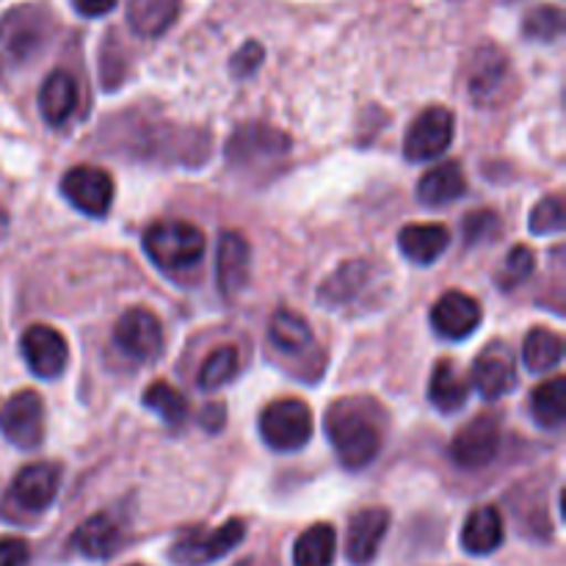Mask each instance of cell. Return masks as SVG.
<instances>
[{"label":"cell","mask_w":566,"mask_h":566,"mask_svg":"<svg viewBox=\"0 0 566 566\" xmlns=\"http://www.w3.org/2000/svg\"><path fill=\"white\" fill-rule=\"evenodd\" d=\"M324 429L343 468L363 470L385 442V409L370 398H343L329 407Z\"/></svg>","instance_id":"cell-1"},{"label":"cell","mask_w":566,"mask_h":566,"mask_svg":"<svg viewBox=\"0 0 566 566\" xmlns=\"http://www.w3.org/2000/svg\"><path fill=\"white\" fill-rule=\"evenodd\" d=\"M387 293V274L368 260H348L318 287V302L340 315L368 313Z\"/></svg>","instance_id":"cell-2"},{"label":"cell","mask_w":566,"mask_h":566,"mask_svg":"<svg viewBox=\"0 0 566 566\" xmlns=\"http://www.w3.org/2000/svg\"><path fill=\"white\" fill-rule=\"evenodd\" d=\"M144 252L158 269L186 271L205 254V235L188 221H155L144 232Z\"/></svg>","instance_id":"cell-3"},{"label":"cell","mask_w":566,"mask_h":566,"mask_svg":"<svg viewBox=\"0 0 566 566\" xmlns=\"http://www.w3.org/2000/svg\"><path fill=\"white\" fill-rule=\"evenodd\" d=\"M260 434L274 451H302L313 437V412L298 398L269 403L260 415Z\"/></svg>","instance_id":"cell-4"},{"label":"cell","mask_w":566,"mask_h":566,"mask_svg":"<svg viewBox=\"0 0 566 566\" xmlns=\"http://www.w3.org/2000/svg\"><path fill=\"white\" fill-rule=\"evenodd\" d=\"M50 36V14L39 6H17L0 20V48L14 61H28Z\"/></svg>","instance_id":"cell-5"},{"label":"cell","mask_w":566,"mask_h":566,"mask_svg":"<svg viewBox=\"0 0 566 566\" xmlns=\"http://www.w3.org/2000/svg\"><path fill=\"white\" fill-rule=\"evenodd\" d=\"M453 130H457V122H453L451 111L442 105H431L409 125L407 138H403V155L412 164L440 158L451 147Z\"/></svg>","instance_id":"cell-6"},{"label":"cell","mask_w":566,"mask_h":566,"mask_svg":"<svg viewBox=\"0 0 566 566\" xmlns=\"http://www.w3.org/2000/svg\"><path fill=\"white\" fill-rule=\"evenodd\" d=\"M0 431L11 446L33 451L44 437V401L33 390H20L0 407Z\"/></svg>","instance_id":"cell-7"},{"label":"cell","mask_w":566,"mask_h":566,"mask_svg":"<svg viewBox=\"0 0 566 566\" xmlns=\"http://www.w3.org/2000/svg\"><path fill=\"white\" fill-rule=\"evenodd\" d=\"M247 536V523L243 520H230L221 528L210 534H188L171 547V562L177 566H205L224 558L227 553L235 551Z\"/></svg>","instance_id":"cell-8"},{"label":"cell","mask_w":566,"mask_h":566,"mask_svg":"<svg viewBox=\"0 0 566 566\" xmlns=\"http://www.w3.org/2000/svg\"><path fill=\"white\" fill-rule=\"evenodd\" d=\"M61 486V470L50 462L28 464L11 481L6 506H14L22 514H42L53 506Z\"/></svg>","instance_id":"cell-9"},{"label":"cell","mask_w":566,"mask_h":566,"mask_svg":"<svg viewBox=\"0 0 566 566\" xmlns=\"http://www.w3.org/2000/svg\"><path fill=\"white\" fill-rule=\"evenodd\" d=\"M501 451V420L495 415H479L457 431L451 442V459L464 470L486 468Z\"/></svg>","instance_id":"cell-10"},{"label":"cell","mask_w":566,"mask_h":566,"mask_svg":"<svg viewBox=\"0 0 566 566\" xmlns=\"http://www.w3.org/2000/svg\"><path fill=\"white\" fill-rule=\"evenodd\" d=\"M61 193L72 208L99 219L108 213L111 202H114V180L108 171L97 169V166H75L61 180Z\"/></svg>","instance_id":"cell-11"},{"label":"cell","mask_w":566,"mask_h":566,"mask_svg":"<svg viewBox=\"0 0 566 566\" xmlns=\"http://www.w3.org/2000/svg\"><path fill=\"white\" fill-rule=\"evenodd\" d=\"M114 340L127 357L138 363H153L164 352V326L158 315L144 307L127 310L114 329Z\"/></svg>","instance_id":"cell-12"},{"label":"cell","mask_w":566,"mask_h":566,"mask_svg":"<svg viewBox=\"0 0 566 566\" xmlns=\"http://www.w3.org/2000/svg\"><path fill=\"white\" fill-rule=\"evenodd\" d=\"M291 149V138L271 125H241L227 138V160L235 166L265 164Z\"/></svg>","instance_id":"cell-13"},{"label":"cell","mask_w":566,"mask_h":566,"mask_svg":"<svg viewBox=\"0 0 566 566\" xmlns=\"http://www.w3.org/2000/svg\"><path fill=\"white\" fill-rule=\"evenodd\" d=\"M20 352L31 374L39 376V379H59L64 374L66 363H70V348H66L64 335L48 324H36L25 329L20 340Z\"/></svg>","instance_id":"cell-14"},{"label":"cell","mask_w":566,"mask_h":566,"mask_svg":"<svg viewBox=\"0 0 566 566\" xmlns=\"http://www.w3.org/2000/svg\"><path fill=\"white\" fill-rule=\"evenodd\" d=\"M473 385L486 401L509 396L517 387V359L506 343H490L473 363Z\"/></svg>","instance_id":"cell-15"},{"label":"cell","mask_w":566,"mask_h":566,"mask_svg":"<svg viewBox=\"0 0 566 566\" xmlns=\"http://www.w3.org/2000/svg\"><path fill=\"white\" fill-rule=\"evenodd\" d=\"M481 304L462 291H448L437 298L431 310V324L446 340H464L481 324Z\"/></svg>","instance_id":"cell-16"},{"label":"cell","mask_w":566,"mask_h":566,"mask_svg":"<svg viewBox=\"0 0 566 566\" xmlns=\"http://www.w3.org/2000/svg\"><path fill=\"white\" fill-rule=\"evenodd\" d=\"M252 274V247L241 232H221L216 249V280L227 298L238 296Z\"/></svg>","instance_id":"cell-17"},{"label":"cell","mask_w":566,"mask_h":566,"mask_svg":"<svg viewBox=\"0 0 566 566\" xmlns=\"http://www.w3.org/2000/svg\"><path fill=\"white\" fill-rule=\"evenodd\" d=\"M387 528H390V512L387 509H363L348 523L346 536V556L354 566H365L376 558L381 542H385Z\"/></svg>","instance_id":"cell-18"},{"label":"cell","mask_w":566,"mask_h":566,"mask_svg":"<svg viewBox=\"0 0 566 566\" xmlns=\"http://www.w3.org/2000/svg\"><path fill=\"white\" fill-rule=\"evenodd\" d=\"M122 545V531L108 514H94L86 523L77 525V531L72 534V547H75L81 556L92 558V562H103L111 558Z\"/></svg>","instance_id":"cell-19"},{"label":"cell","mask_w":566,"mask_h":566,"mask_svg":"<svg viewBox=\"0 0 566 566\" xmlns=\"http://www.w3.org/2000/svg\"><path fill=\"white\" fill-rule=\"evenodd\" d=\"M451 247V232L442 224H409L398 235V249L403 258L418 265H431Z\"/></svg>","instance_id":"cell-20"},{"label":"cell","mask_w":566,"mask_h":566,"mask_svg":"<svg viewBox=\"0 0 566 566\" xmlns=\"http://www.w3.org/2000/svg\"><path fill=\"white\" fill-rule=\"evenodd\" d=\"M464 191H468V180H464V171L457 160L437 164L418 182V199L429 205V208H442V205L457 202L459 197H464Z\"/></svg>","instance_id":"cell-21"},{"label":"cell","mask_w":566,"mask_h":566,"mask_svg":"<svg viewBox=\"0 0 566 566\" xmlns=\"http://www.w3.org/2000/svg\"><path fill=\"white\" fill-rule=\"evenodd\" d=\"M77 108V86L75 77L64 70H55L44 77L42 92H39V111L44 122L53 127H61Z\"/></svg>","instance_id":"cell-22"},{"label":"cell","mask_w":566,"mask_h":566,"mask_svg":"<svg viewBox=\"0 0 566 566\" xmlns=\"http://www.w3.org/2000/svg\"><path fill=\"white\" fill-rule=\"evenodd\" d=\"M503 545V517L495 506L475 509L462 528V547L470 556H490Z\"/></svg>","instance_id":"cell-23"},{"label":"cell","mask_w":566,"mask_h":566,"mask_svg":"<svg viewBox=\"0 0 566 566\" xmlns=\"http://www.w3.org/2000/svg\"><path fill=\"white\" fill-rule=\"evenodd\" d=\"M180 11V0H127V22L144 39L169 31Z\"/></svg>","instance_id":"cell-24"},{"label":"cell","mask_w":566,"mask_h":566,"mask_svg":"<svg viewBox=\"0 0 566 566\" xmlns=\"http://www.w3.org/2000/svg\"><path fill=\"white\" fill-rule=\"evenodd\" d=\"M269 337L274 343V348H280L282 354H293V357H302L304 352H310L315 340L307 321L287 307H280L271 315Z\"/></svg>","instance_id":"cell-25"},{"label":"cell","mask_w":566,"mask_h":566,"mask_svg":"<svg viewBox=\"0 0 566 566\" xmlns=\"http://www.w3.org/2000/svg\"><path fill=\"white\" fill-rule=\"evenodd\" d=\"M468 396H470L468 381L457 374L453 363H448V359L437 363L434 374H431V381H429V401L434 403L440 412L451 415V412H459V409L468 403Z\"/></svg>","instance_id":"cell-26"},{"label":"cell","mask_w":566,"mask_h":566,"mask_svg":"<svg viewBox=\"0 0 566 566\" xmlns=\"http://www.w3.org/2000/svg\"><path fill=\"white\" fill-rule=\"evenodd\" d=\"M337 551V534L329 523H318L298 536L293 547L296 566H332Z\"/></svg>","instance_id":"cell-27"},{"label":"cell","mask_w":566,"mask_h":566,"mask_svg":"<svg viewBox=\"0 0 566 566\" xmlns=\"http://www.w3.org/2000/svg\"><path fill=\"white\" fill-rule=\"evenodd\" d=\"M564 359V340L547 326H536L528 332L523 346V363L531 374H545L553 370Z\"/></svg>","instance_id":"cell-28"},{"label":"cell","mask_w":566,"mask_h":566,"mask_svg":"<svg viewBox=\"0 0 566 566\" xmlns=\"http://www.w3.org/2000/svg\"><path fill=\"white\" fill-rule=\"evenodd\" d=\"M506 55L497 53L495 48L479 50L473 64V77H470V92L475 99H492L501 92L503 81H506Z\"/></svg>","instance_id":"cell-29"},{"label":"cell","mask_w":566,"mask_h":566,"mask_svg":"<svg viewBox=\"0 0 566 566\" xmlns=\"http://www.w3.org/2000/svg\"><path fill=\"white\" fill-rule=\"evenodd\" d=\"M531 409H534L536 423L545 429H556L566 418V379L556 376V379L545 381L534 390L531 396Z\"/></svg>","instance_id":"cell-30"},{"label":"cell","mask_w":566,"mask_h":566,"mask_svg":"<svg viewBox=\"0 0 566 566\" xmlns=\"http://www.w3.org/2000/svg\"><path fill=\"white\" fill-rule=\"evenodd\" d=\"M144 407L153 409L155 415H158L160 420H166L169 426H177L186 420L188 415V403L186 398H182L180 390H175L171 385H166V381H155V385H149L147 390H144Z\"/></svg>","instance_id":"cell-31"},{"label":"cell","mask_w":566,"mask_h":566,"mask_svg":"<svg viewBox=\"0 0 566 566\" xmlns=\"http://www.w3.org/2000/svg\"><path fill=\"white\" fill-rule=\"evenodd\" d=\"M238 376V348L235 346H219L216 352L208 354L202 370H199V387L208 392L219 390V387L230 385Z\"/></svg>","instance_id":"cell-32"},{"label":"cell","mask_w":566,"mask_h":566,"mask_svg":"<svg viewBox=\"0 0 566 566\" xmlns=\"http://www.w3.org/2000/svg\"><path fill=\"white\" fill-rule=\"evenodd\" d=\"M523 33L531 42H556L564 33V11L558 6H539L525 17Z\"/></svg>","instance_id":"cell-33"},{"label":"cell","mask_w":566,"mask_h":566,"mask_svg":"<svg viewBox=\"0 0 566 566\" xmlns=\"http://www.w3.org/2000/svg\"><path fill=\"white\" fill-rule=\"evenodd\" d=\"M536 258L531 252V247H514L512 252L503 260V269L497 271V287L503 291H514L517 285H523L531 274H534Z\"/></svg>","instance_id":"cell-34"},{"label":"cell","mask_w":566,"mask_h":566,"mask_svg":"<svg viewBox=\"0 0 566 566\" xmlns=\"http://www.w3.org/2000/svg\"><path fill=\"white\" fill-rule=\"evenodd\" d=\"M566 227V210L564 199L558 193L545 197L534 210H531V232L536 235H558Z\"/></svg>","instance_id":"cell-35"},{"label":"cell","mask_w":566,"mask_h":566,"mask_svg":"<svg viewBox=\"0 0 566 566\" xmlns=\"http://www.w3.org/2000/svg\"><path fill=\"white\" fill-rule=\"evenodd\" d=\"M497 232H501V219H497V213H492V210H475V213H470L468 219H464V238H468L470 247L492 241Z\"/></svg>","instance_id":"cell-36"},{"label":"cell","mask_w":566,"mask_h":566,"mask_svg":"<svg viewBox=\"0 0 566 566\" xmlns=\"http://www.w3.org/2000/svg\"><path fill=\"white\" fill-rule=\"evenodd\" d=\"M260 61H263V48L258 42H247L232 55V75L249 77L252 72H258Z\"/></svg>","instance_id":"cell-37"},{"label":"cell","mask_w":566,"mask_h":566,"mask_svg":"<svg viewBox=\"0 0 566 566\" xmlns=\"http://www.w3.org/2000/svg\"><path fill=\"white\" fill-rule=\"evenodd\" d=\"M28 558H31V551L22 539H0V566H25Z\"/></svg>","instance_id":"cell-38"},{"label":"cell","mask_w":566,"mask_h":566,"mask_svg":"<svg viewBox=\"0 0 566 566\" xmlns=\"http://www.w3.org/2000/svg\"><path fill=\"white\" fill-rule=\"evenodd\" d=\"M116 3H119V0H72L77 14L83 17H103L108 14V11H114Z\"/></svg>","instance_id":"cell-39"},{"label":"cell","mask_w":566,"mask_h":566,"mask_svg":"<svg viewBox=\"0 0 566 566\" xmlns=\"http://www.w3.org/2000/svg\"><path fill=\"white\" fill-rule=\"evenodd\" d=\"M199 423H202V429L208 431H219L221 426H224V407H221V403H216V407H205Z\"/></svg>","instance_id":"cell-40"},{"label":"cell","mask_w":566,"mask_h":566,"mask_svg":"<svg viewBox=\"0 0 566 566\" xmlns=\"http://www.w3.org/2000/svg\"><path fill=\"white\" fill-rule=\"evenodd\" d=\"M6 232H9V216H6V210H0V241H3Z\"/></svg>","instance_id":"cell-41"},{"label":"cell","mask_w":566,"mask_h":566,"mask_svg":"<svg viewBox=\"0 0 566 566\" xmlns=\"http://www.w3.org/2000/svg\"><path fill=\"white\" fill-rule=\"evenodd\" d=\"M136 566H138V564H136Z\"/></svg>","instance_id":"cell-42"}]
</instances>
